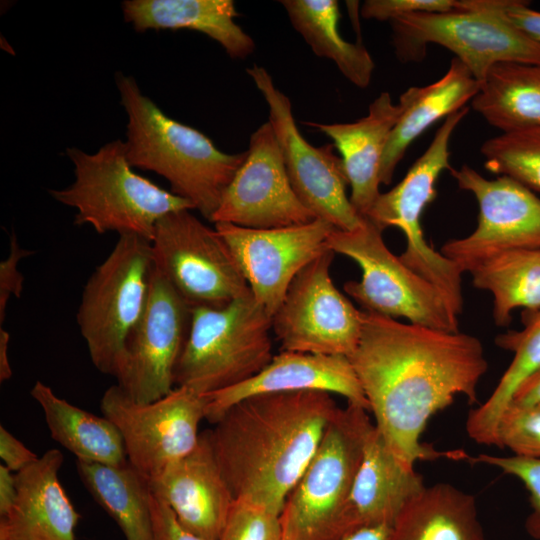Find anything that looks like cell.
Listing matches in <instances>:
<instances>
[{
	"label": "cell",
	"mask_w": 540,
	"mask_h": 540,
	"mask_svg": "<svg viewBox=\"0 0 540 540\" xmlns=\"http://www.w3.org/2000/svg\"><path fill=\"white\" fill-rule=\"evenodd\" d=\"M348 359L375 427L400 461L415 467L417 460L469 458L462 451L435 450L420 438L429 419L457 396L477 402V386L488 370L478 338L362 310L361 336Z\"/></svg>",
	"instance_id": "6da1fadb"
},
{
	"label": "cell",
	"mask_w": 540,
	"mask_h": 540,
	"mask_svg": "<svg viewBox=\"0 0 540 540\" xmlns=\"http://www.w3.org/2000/svg\"><path fill=\"white\" fill-rule=\"evenodd\" d=\"M338 409L320 391L256 395L228 408L207 433L233 497L282 514Z\"/></svg>",
	"instance_id": "7a4b0ae2"
},
{
	"label": "cell",
	"mask_w": 540,
	"mask_h": 540,
	"mask_svg": "<svg viewBox=\"0 0 540 540\" xmlns=\"http://www.w3.org/2000/svg\"><path fill=\"white\" fill-rule=\"evenodd\" d=\"M127 116L125 141L132 167L164 177L170 191L188 200L211 222L246 151L227 154L199 130L167 116L145 96L135 79L115 75Z\"/></svg>",
	"instance_id": "3957f363"
},
{
	"label": "cell",
	"mask_w": 540,
	"mask_h": 540,
	"mask_svg": "<svg viewBox=\"0 0 540 540\" xmlns=\"http://www.w3.org/2000/svg\"><path fill=\"white\" fill-rule=\"evenodd\" d=\"M75 179L63 189L49 190L58 202L74 208L76 225L99 233L132 234L151 241L157 222L179 210H194L186 199L135 173L120 139L93 154L70 147Z\"/></svg>",
	"instance_id": "277c9868"
},
{
	"label": "cell",
	"mask_w": 540,
	"mask_h": 540,
	"mask_svg": "<svg viewBox=\"0 0 540 540\" xmlns=\"http://www.w3.org/2000/svg\"><path fill=\"white\" fill-rule=\"evenodd\" d=\"M272 317L252 294L222 306L192 308L175 387L208 395L260 372L273 358Z\"/></svg>",
	"instance_id": "5b68a950"
},
{
	"label": "cell",
	"mask_w": 540,
	"mask_h": 540,
	"mask_svg": "<svg viewBox=\"0 0 540 540\" xmlns=\"http://www.w3.org/2000/svg\"><path fill=\"white\" fill-rule=\"evenodd\" d=\"M400 61L423 59L428 44L455 54L481 84L499 63H540V45L517 29L497 0H457L448 12H418L390 21Z\"/></svg>",
	"instance_id": "8992f818"
},
{
	"label": "cell",
	"mask_w": 540,
	"mask_h": 540,
	"mask_svg": "<svg viewBox=\"0 0 540 540\" xmlns=\"http://www.w3.org/2000/svg\"><path fill=\"white\" fill-rule=\"evenodd\" d=\"M367 411L347 403L329 422L282 512L294 540H340L345 535V507L374 426Z\"/></svg>",
	"instance_id": "52a82bcc"
},
{
	"label": "cell",
	"mask_w": 540,
	"mask_h": 540,
	"mask_svg": "<svg viewBox=\"0 0 540 540\" xmlns=\"http://www.w3.org/2000/svg\"><path fill=\"white\" fill-rule=\"evenodd\" d=\"M152 269L150 240L121 235L83 288L77 323L91 362L103 374L115 377L126 341L145 308Z\"/></svg>",
	"instance_id": "ba28073f"
},
{
	"label": "cell",
	"mask_w": 540,
	"mask_h": 540,
	"mask_svg": "<svg viewBox=\"0 0 540 540\" xmlns=\"http://www.w3.org/2000/svg\"><path fill=\"white\" fill-rule=\"evenodd\" d=\"M469 112L463 109L445 118L425 152L412 164L404 178L391 190L381 193L365 216L382 231L399 228L406 248L400 259L415 273L432 283L444 296L452 313L463 310L462 270L456 263L434 250L425 240L421 217L436 197V181L450 170V140Z\"/></svg>",
	"instance_id": "9c48e42d"
},
{
	"label": "cell",
	"mask_w": 540,
	"mask_h": 540,
	"mask_svg": "<svg viewBox=\"0 0 540 540\" xmlns=\"http://www.w3.org/2000/svg\"><path fill=\"white\" fill-rule=\"evenodd\" d=\"M382 232L363 217L356 229H335L329 236L328 249L352 259L362 271L359 281L345 283V292L363 311L394 319L403 317L409 323L433 329L459 331L458 317L443 294L388 249Z\"/></svg>",
	"instance_id": "30bf717a"
},
{
	"label": "cell",
	"mask_w": 540,
	"mask_h": 540,
	"mask_svg": "<svg viewBox=\"0 0 540 540\" xmlns=\"http://www.w3.org/2000/svg\"><path fill=\"white\" fill-rule=\"evenodd\" d=\"M150 242L155 267L191 308L222 306L251 293L226 241L191 210L162 217Z\"/></svg>",
	"instance_id": "8fae6325"
},
{
	"label": "cell",
	"mask_w": 540,
	"mask_h": 540,
	"mask_svg": "<svg viewBox=\"0 0 540 540\" xmlns=\"http://www.w3.org/2000/svg\"><path fill=\"white\" fill-rule=\"evenodd\" d=\"M268 107V122L278 142L291 186L317 218L338 230L350 231L363 222L347 195L348 180L334 145L316 147L299 131L290 99L274 84L262 66L246 69Z\"/></svg>",
	"instance_id": "7c38bea8"
},
{
	"label": "cell",
	"mask_w": 540,
	"mask_h": 540,
	"mask_svg": "<svg viewBox=\"0 0 540 540\" xmlns=\"http://www.w3.org/2000/svg\"><path fill=\"white\" fill-rule=\"evenodd\" d=\"M206 405L205 395L186 387H175L160 399L139 403L113 385L100 401L102 415L122 436L128 462L148 480L196 447Z\"/></svg>",
	"instance_id": "4fadbf2b"
},
{
	"label": "cell",
	"mask_w": 540,
	"mask_h": 540,
	"mask_svg": "<svg viewBox=\"0 0 540 540\" xmlns=\"http://www.w3.org/2000/svg\"><path fill=\"white\" fill-rule=\"evenodd\" d=\"M191 319L192 308L153 263L145 308L126 341L114 377L132 400L152 402L175 388V371Z\"/></svg>",
	"instance_id": "5bb4252c"
},
{
	"label": "cell",
	"mask_w": 540,
	"mask_h": 540,
	"mask_svg": "<svg viewBox=\"0 0 540 540\" xmlns=\"http://www.w3.org/2000/svg\"><path fill=\"white\" fill-rule=\"evenodd\" d=\"M331 250L312 261L294 278L272 316V331L281 351L349 357L362 330V310L334 285Z\"/></svg>",
	"instance_id": "9a60e30c"
},
{
	"label": "cell",
	"mask_w": 540,
	"mask_h": 540,
	"mask_svg": "<svg viewBox=\"0 0 540 540\" xmlns=\"http://www.w3.org/2000/svg\"><path fill=\"white\" fill-rule=\"evenodd\" d=\"M449 171L478 204L474 231L441 248L463 273L502 252L540 249V198L534 191L505 175L487 179L467 164Z\"/></svg>",
	"instance_id": "2e32d148"
},
{
	"label": "cell",
	"mask_w": 540,
	"mask_h": 540,
	"mask_svg": "<svg viewBox=\"0 0 540 540\" xmlns=\"http://www.w3.org/2000/svg\"><path fill=\"white\" fill-rule=\"evenodd\" d=\"M230 247L253 298L272 317L294 278L328 251V238L336 229L315 219L281 228L252 229L215 223Z\"/></svg>",
	"instance_id": "e0dca14e"
},
{
	"label": "cell",
	"mask_w": 540,
	"mask_h": 540,
	"mask_svg": "<svg viewBox=\"0 0 540 540\" xmlns=\"http://www.w3.org/2000/svg\"><path fill=\"white\" fill-rule=\"evenodd\" d=\"M315 219L291 186L272 126L263 123L251 134L246 157L211 222L270 229Z\"/></svg>",
	"instance_id": "ac0fdd59"
},
{
	"label": "cell",
	"mask_w": 540,
	"mask_h": 540,
	"mask_svg": "<svg viewBox=\"0 0 540 540\" xmlns=\"http://www.w3.org/2000/svg\"><path fill=\"white\" fill-rule=\"evenodd\" d=\"M300 391L337 394L347 403L369 411V404L348 357L281 351L248 380L205 395V419L214 424L232 405L252 396Z\"/></svg>",
	"instance_id": "d6986e66"
},
{
	"label": "cell",
	"mask_w": 540,
	"mask_h": 540,
	"mask_svg": "<svg viewBox=\"0 0 540 540\" xmlns=\"http://www.w3.org/2000/svg\"><path fill=\"white\" fill-rule=\"evenodd\" d=\"M152 493L163 501L189 531L219 540L235 498L215 459L207 430L196 447L148 480Z\"/></svg>",
	"instance_id": "ffe728a7"
},
{
	"label": "cell",
	"mask_w": 540,
	"mask_h": 540,
	"mask_svg": "<svg viewBox=\"0 0 540 540\" xmlns=\"http://www.w3.org/2000/svg\"><path fill=\"white\" fill-rule=\"evenodd\" d=\"M63 461L60 450L49 449L16 473L17 499L0 518V540H76L80 515L59 479Z\"/></svg>",
	"instance_id": "44dd1931"
},
{
	"label": "cell",
	"mask_w": 540,
	"mask_h": 540,
	"mask_svg": "<svg viewBox=\"0 0 540 540\" xmlns=\"http://www.w3.org/2000/svg\"><path fill=\"white\" fill-rule=\"evenodd\" d=\"M401 112V104L394 103L389 92H382L370 103L367 115L355 122L305 123L333 141L351 188V204L362 217L368 214L381 194L382 158Z\"/></svg>",
	"instance_id": "7402d4cb"
},
{
	"label": "cell",
	"mask_w": 540,
	"mask_h": 540,
	"mask_svg": "<svg viewBox=\"0 0 540 540\" xmlns=\"http://www.w3.org/2000/svg\"><path fill=\"white\" fill-rule=\"evenodd\" d=\"M424 487L415 467L391 452L374 425L345 507V534L361 526L392 525L405 504Z\"/></svg>",
	"instance_id": "603a6c76"
},
{
	"label": "cell",
	"mask_w": 540,
	"mask_h": 540,
	"mask_svg": "<svg viewBox=\"0 0 540 540\" xmlns=\"http://www.w3.org/2000/svg\"><path fill=\"white\" fill-rule=\"evenodd\" d=\"M481 84L457 58L437 81L412 86L399 99L402 112L393 127L382 158L381 184L388 185L405 152L423 132L439 119L463 109L478 94Z\"/></svg>",
	"instance_id": "cb8c5ba5"
},
{
	"label": "cell",
	"mask_w": 540,
	"mask_h": 540,
	"mask_svg": "<svg viewBox=\"0 0 540 540\" xmlns=\"http://www.w3.org/2000/svg\"><path fill=\"white\" fill-rule=\"evenodd\" d=\"M124 19L134 29H187L201 32L218 42L233 59H245L255 51V42L236 22L232 0H126Z\"/></svg>",
	"instance_id": "d4e9b609"
},
{
	"label": "cell",
	"mask_w": 540,
	"mask_h": 540,
	"mask_svg": "<svg viewBox=\"0 0 540 540\" xmlns=\"http://www.w3.org/2000/svg\"><path fill=\"white\" fill-rule=\"evenodd\" d=\"M390 540H485L473 495L448 483L425 486L402 508Z\"/></svg>",
	"instance_id": "484cf974"
},
{
	"label": "cell",
	"mask_w": 540,
	"mask_h": 540,
	"mask_svg": "<svg viewBox=\"0 0 540 540\" xmlns=\"http://www.w3.org/2000/svg\"><path fill=\"white\" fill-rule=\"evenodd\" d=\"M30 395L42 409L53 440L77 461L115 466L128 463L122 436L107 417L71 404L39 380Z\"/></svg>",
	"instance_id": "4316f807"
},
{
	"label": "cell",
	"mask_w": 540,
	"mask_h": 540,
	"mask_svg": "<svg viewBox=\"0 0 540 540\" xmlns=\"http://www.w3.org/2000/svg\"><path fill=\"white\" fill-rule=\"evenodd\" d=\"M76 469L85 488L126 540H154L152 491L144 475L129 462L115 466L76 461Z\"/></svg>",
	"instance_id": "83f0119b"
},
{
	"label": "cell",
	"mask_w": 540,
	"mask_h": 540,
	"mask_svg": "<svg viewBox=\"0 0 540 540\" xmlns=\"http://www.w3.org/2000/svg\"><path fill=\"white\" fill-rule=\"evenodd\" d=\"M501 133L540 126V63H499L471 104Z\"/></svg>",
	"instance_id": "f1b7e54d"
},
{
	"label": "cell",
	"mask_w": 540,
	"mask_h": 540,
	"mask_svg": "<svg viewBox=\"0 0 540 540\" xmlns=\"http://www.w3.org/2000/svg\"><path fill=\"white\" fill-rule=\"evenodd\" d=\"M293 28L313 53L335 63L341 74L359 88L369 86L375 64L361 43L346 41L339 32L336 0H282Z\"/></svg>",
	"instance_id": "f546056e"
},
{
	"label": "cell",
	"mask_w": 540,
	"mask_h": 540,
	"mask_svg": "<svg viewBox=\"0 0 540 540\" xmlns=\"http://www.w3.org/2000/svg\"><path fill=\"white\" fill-rule=\"evenodd\" d=\"M496 344L512 351L514 357L491 395L469 412L468 436L478 444L498 447L497 426L519 386L540 369V310L528 312L520 331H509L496 338Z\"/></svg>",
	"instance_id": "4dcf8cb0"
},
{
	"label": "cell",
	"mask_w": 540,
	"mask_h": 540,
	"mask_svg": "<svg viewBox=\"0 0 540 540\" xmlns=\"http://www.w3.org/2000/svg\"><path fill=\"white\" fill-rule=\"evenodd\" d=\"M473 285L490 292L493 320L499 327L510 324L518 308L540 310V249L510 250L473 267Z\"/></svg>",
	"instance_id": "1f68e13d"
},
{
	"label": "cell",
	"mask_w": 540,
	"mask_h": 540,
	"mask_svg": "<svg viewBox=\"0 0 540 540\" xmlns=\"http://www.w3.org/2000/svg\"><path fill=\"white\" fill-rule=\"evenodd\" d=\"M484 167L540 192V126L504 132L481 146Z\"/></svg>",
	"instance_id": "d6a6232c"
},
{
	"label": "cell",
	"mask_w": 540,
	"mask_h": 540,
	"mask_svg": "<svg viewBox=\"0 0 540 540\" xmlns=\"http://www.w3.org/2000/svg\"><path fill=\"white\" fill-rule=\"evenodd\" d=\"M219 540H284L282 514L254 500L237 498Z\"/></svg>",
	"instance_id": "836d02e7"
},
{
	"label": "cell",
	"mask_w": 540,
	"mask_h": 540,
	"mask_svg": "<svg viewBox=\"0 0 540 540\" xmlns=\"http://www.w3.org/2000/svg\"><path fill=\"white\" fill-rule=\"evenodd\" d=\"M497 441L514 455L540 458V402L510 403L499 419Z\"/></svg>",
	"instance_id": "e575fe53"
},
{
	"label": "cell",
	"mask_w": 540,
	"mask_h": 540,
	"mask_svg": "<svg viewBox=\"0 0 540 540\" xmlns=\"http://www.w3.org/2000/svg\"><path fill=\"white\" fill-rule=\"evenodd\" d=\"M469 461L495 467L502 472L518 478L530 494L531 513L525 523L527 533L540 539V458L517 455L502 457L481 453L469 456Z\"/></svg>",
	"instance_id": "d590c367"
},
{
	"label": "cell",
	"mask_w": 540,
	"mask_h": 540,
	"mask_svg": "<svg viewBox=\"0 0 540 540\" xmlns=\"http://www.w3.org/2000/svg\"><path fill=\"white\" fill-rule=\"evenodd\" d=\"M457 9V0H367L361 15L368 20L392 21L418 12H448Z\"/></svg>",
	"instance_id": "8d00e7d4"
},
{
	"label": "cell",
	"mask_w": 540,
	"mask_h": 540,
	"mask_svg": "<svg viewBox=\"0 0 540 540\" xmlns=\"http://www.w3.org/2000/svg\"><path fill=\"white\" fill-rule=\"evenodd\" d=\"M32 254L21 247L15 233L10 235L9 255L0 262V327L6 316L7 304L11 297H20L23 288V275L18 266L20 261Z\"/></svg>",
	"instance_id": "74e56055"
},
{
	"label": "cell",
	"mask_w": 540,
	"mask_h": 540,
	"mask_svg": "<svg viewBox=\"0 0 540 540\" xmlns=\"http://www.w3.org/2000/svg\"><path fill=\"white\" fill-rule=\"evenodd\" d=\"M151 513L154 540H208L181 525L172 510L153 493Z\"/></svg>",
	"instance_id": "f35d334b"
},
{
	"label": "cell",
	"mask_w": 540,
	"mask_h": 540,
	"mask_svg": "<svg viewBox=\"0 0 540 540\" xmlns=\"http://www.w3.org/2000/svg\"><path fill=\"white\" fill-rule=\"evenodd\" d=\"M507 19L530 40L540 45V11L529 7L527 1L497 0Z\"/></svg>",
	"instance_id": "ab89813d"
},
{
	"label": "cell",
	"mask_w": 540,
	"mask_h": 540,
	"mask_svg": "<svg viewBox=\"0 0 540 540\" xmlns=\"http://www.w3.org/2000/svg\"><path fill=\"white\" fill-rule=\"evenodd\" d=\"M0 458L3 465L18 473L33 464L39 456L0 425Z\"/></svg>",
	"instance_id": "60d3db41"
},
{
	"label": "cell",
	"mask_w": 540,
	"mask_h": 540,
	"mask_svg": "<svg viewBox=\"0 0 540 540\" xmlns=\"http://www.w3.org/2000/svg\"><path fill=\"white\" fill-rule=\"evenodd\" d=\"M16 473L2 463L0 464V518L6 517L14 507L17 499Z\"/></svg>",
	"instance_id": "b9f144b4"
},
{
	"label": "cell",
	"mask_w": 540,
	"mask_h": 540,
	"mask_svg": "<svg viewBox=\"0 0 540 540\" xmlns=\"http://www.w3.org/2000/svg\"><path fill=\"white\" fill-rule=\"evenodd\" d=\"M536 402H540V369L519 386L511 401V403L518 405Z\"/></svg>",
	"instance_id": "7bdbcfd3"
},
{
	"label": "cell",
	"mask_w": 540,
	"mask_h": 540,
	"mask_svg": "<svg viewBox=\"0 0 540 540\" xmlns=\"http://www.w3.org/2000/svg\"><path fill=\"white\" fill-rule=\"evenodd\" d=\"M392 525L376 524L355 528L340 540H390Z\"/></svg>",
	"instance_id": "ee69618b"
},
{
	"label": "cell",
	"mask_w": 540,
	"mask_h": 540,
	"mask_svg": "<svg viewBox=\"0 0 540 540\" xmlns=\"http://www.w3.org/2000/svg\"><path fill=\"white\" fill-rule=\"evenodd\" d=\"M10 334L0 327V381L4 382L12 377V368L8 358V345Z\"/></svg>",
	"instance_id": "f6af8a7d"
},
{
	"label": "cell",
	"mask_w": 540,
	"mask_h": 540,
	"mask_svg": "<svg viewBox=\"0 0 540 540\" xmlns=\"http://www.w3.org/2000/svg\"><path fill=\"white\" fill-rule=\"evenodd\" d=\"M283 526H284V540H294L293 534L291 532V529L286 522V520L282 516Z\"/></svg>",
	"instance_id": "bcb514c9"
}]
</instances>
